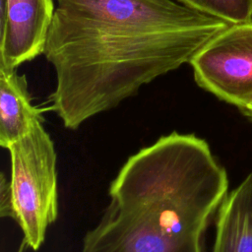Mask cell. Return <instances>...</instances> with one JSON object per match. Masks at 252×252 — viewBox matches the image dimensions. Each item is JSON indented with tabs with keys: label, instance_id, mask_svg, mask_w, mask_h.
I'll return each mask as SVG.
<instances>
[{
	"label": "cell",
	"instance_id": "obj_2",
	"mask_svg": "<svg viewBox=\"0 0 252 252\" xmlns=\"http://www.w3.org/2000/svg\"><path fill=\"white\" fill-rule=\"evenodd\" d=\"M228 193L206 140L171 132L128 158L82 252H203L205 232Z\"/></svg>",
	"mask_w": 252,
	"mask_h": 252
},
{
	"label": "cell",
	"instance_id": "obj_5",
	"mask_svg": "<svg viewBox=\"0 0 252 252\" xmlns=\"http://www.w3.org/2000/svg\"><path fill=\"white\" fill-rule=\"evenodd\" d=\"M53 0H2L0 67L17 69L43 54Z\"/></svg>",
	"mask_w": 252,
	"mask_h": 252
},
{
	"label": "cell",
	"instance_id": "obj_3",
	"mask_svg": "<svg viewBox=\"0 0 252 252\" xmlns=\"http://www.w3.org/2000/svg\"><path fill=\"white\" fill-rule=\"evenodd\" d=\"M7 150L11 159L13 220L20 225L27 245L36 251L58 216L54 143L41 123Z\"/></svg>",
	"mask_w": 252,
	"mask_h": 252
},
{
	"label": "cell",
	"instance_id": "obj_9",
	"mask_svg": "<svg viewBox=\"0 0 252 252\" xmlns=\"http://www.w3.org/2000/svg\"><path fill=\"white\" fill-rule=\"evenodd\" d=\"M0 215L2 218H14L11 184L5 173L0 177Z\"/></svg>",
	"mask_w": 252,
	"mask_h": 252
},
{
	"label": "cell",
	"instance_id": "obj_10",
	"mask_svg": "<svg viewBox=\"0 0 252 252\" xmlns=\"http://www.w3.org/2000/svg\"><path fill=\"white\" fill-rule=\"evenodd\" d=\"M238 109L245 117H247L250 121H252V98L249 101H247L245 104L240 106Z\"/></svg>",
	"mask_w": 252,
	"mask_h": 252
},
{
	"label": "cell",
	"instance_id": "obj_8",
	"mask_svg": "<svg viewBox=\"0 0 252 252\" xmlns=\"http://www.w3.org/2000/svg\"><path fill=\"white\" fill-rule=\"evenodd\" d=\"M179 4L228 24L252 21V0H175Z\"/></svg>",
	"mask_w": 252,
	"mask_h": 252
},
{
	"label": "cell",
	"instance_id": "obj_6",
	"mask_svg": "<svg viewBox=\"0 0 252 252\" xmlns=\"http://www.w3.org/2000/svg\"><path fill=\"white\" fill-rule=\"evenodd\" d=\"M42 122V109L32 104L25 75L0 67V146L8 149Z\"/></svg>",
	"mask_w": 252,
	"mask_h": 252
},
{
	"label": "cell",
	"instance_id": "obj_7",
	"mask_svg": "<svg viewBox=\"0 0 252 252\" xmlns=\"http://www.w3.org/2000/svg\"><path fill=\"white\" fill-rule=\"evenodd\" d=\"M212 252H252V171L220 206Z\"/></svg>",
	"mask_w": 252,
	"mask_h": 252
},
{
	"label": "cell",
	"instance_id": "obj_1",
	"mask_svg": "<svg viewBox=\"0 0 252 252\" xmlns=\"http://www.w3.org/2000/svg\"><path fill=\"white\" fill-rule=\"evenodd\" d=\"M175 0H56L43 55L49 109L71 130L189 63L228 27Z\"/></svg>",
	"mask_w": 252,
	"mask_h": 252
},
{
	"label": "cell",
	"instance_id": "obj_4",
	"mask_svg": "<svg viewBox=\"0 0 252 252\" xmlns=\"http://www.w3.org/2000/svg\"><path fill=\"white\" fill-rule=\"evenodd\" d=\"M196 84L239 108L252 98V21L230 24L191 59Z\"/></svg>",
	"mask_w": 252,
	"mask_h": 252
},
{
	"label": "cell",
	"instance_id": "obj_11",
	"mask_svg": "<svg viewBox=\"0 0 252 252\" xmlns=\"http://www.w3.org/2000/svg\"><path fill=\"white\" fill-rule=\"evenodd\" d=\"M26 246H28V245H27L26 241L23 239V241H22V243H21V245H20V247H19V249H18L17 252H25Z\"/></svg>",
	"mask_w": 252,
	"mask_h": 252
}]
</instances>
